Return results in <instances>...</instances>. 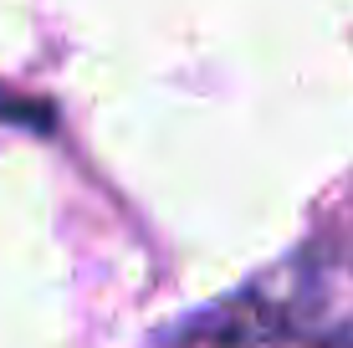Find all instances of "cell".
I'll return each mask as SVG.
<instances>
[{
	"label": "cell",
	"instance_id": "cell-1",
	"mask_svg": "<svg viewBox=\"0 0 353 348\" xmlns=\"http://www.w3.org/2000/svg\"><path fill=\"white\" fill-rule=\"evenodd\" d=\"M0 123H21V128H52L57 118H52V103L46 98H16V92H6L0 88Z\"/></svg>",
	"mask_w": 353,
	"mask_h": 348
}]
</instances>
